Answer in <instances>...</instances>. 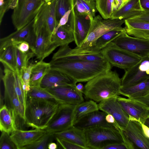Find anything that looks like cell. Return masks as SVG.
Returning <instances> with one entry per match:
<instances>
[{"label": "cell", "mask_w": 149, "mask_h": 149, "mask_svg": "<svg viewBox=\"0 0 149 149\" xmlns=\"http://www.w3.org/2000/svg\"><path fill=\"white\" fill-rule=\"evenodd\" d=\"M51 69L60 72L77 82H87L111 70L112 66L106 59L94 61L60 58L52 60Z\"/></svg>", "instance_id": "1"}, {"label": "cell", "mask_w": 149, "mask_h": 149, "mask_svg": "<svg viewBox=\"0 0 149 149\" xmlns=\"http://www.w3.org/2000/svg\"><path fill=\"white\" fill-rule=\"evenodd\" d=\"M121 80L116 71L111 70L87 82L83 94L85 98L96 102L120 95Z\"/></svg>", "instance_id": "2"}, {"label": "cell", "mask_w": 149, "mask_h": 149, "mask_svg": "<svg viewBox=\"0 0 149 149\" xmlns=\"http://www.w3.org/2000/svg\"><path fill=\"white\" fill-rule=\"evenodd\" d=\"M124 19H104L98 15L93 17L91 20L89 32L84 41L79 46L72 49L68 46L65 47L62 53L74 55L93 54L92 50L97 40L106 33L115 29L123 28Z\"/></svg>", "instance_id": "3"}, {"label": "cell", "mask_w": 149, "mask_h": 149, "mask_svg": "<svg viewBox=\"0 0 149 149\" xmlns=\"http://www.w3.org/2000/svg\"><path fill=\"white\" fill-rule=\"evenodd\" d=\"M59 104L53 102L27 97L25 109V124L35 129L45 130Z\"/></svg>", "instance_id": "4"}, {"label": "cell", "mask_w": 149, "mask_h": 149, "mask_svg": "<svg viewBox=\"0 0 149 149\" xmlns=\"http://www.w3.org/2000/svg\"><path fill=\"white\" fill-rule=\"evenodd\" d=\"M3 66L4 75L1 79L4 88L5 104L11 111L16 127H20V123L25 124V108L19 100L15 89V81L18 74L6 65Z\"/></svg>", "instance_id": "5"}, {"label": "cell", "mask_w": 149, "mask_h": 149, "mask_svg": "<svg viewBox=\"0 0 149 149\" xmlns=\"http://www.w3.org/2000/svg\"><path fill=\"white\" fill-rule=\"evenodd\" d=\"M84 130L88 149H103L113 144H124L121 128L98 125Z\"/></svg>", "instance_id": "6"}, {"label": "cell", "mask_w": 149, "mask_h": 149, "mask_svg": "<svg viewBox=\"0 0 149 149\" xmlns=\"http://www.w3.org/2000/svg\"><path fill=\"white\" fill-rule=\"evenodd\" d=\"M44 3L42 0H12L13 24L17 30L22 28L35 18Z\"/></svg>", "instance_id": "7"}, {"label": "cell", "mask_w": 149, "mask_h": 149, "mask_svg": "<svg viewBox=\"0 0 149 149\" xmlns=\"http://www.w3.org/2000/svg\"><path fill=\"white\" fill-rule=\"evenodd\" d=\"M33 27L35 42L32 52L37 59L43 60L56 48L51 41V35L46 25L36 17L34 18Z\"/></svg>", "instance_id": "8"}, {"label": "cell", "mask_w": 149, "mask_h": 149, "mask_svg": "<svg viewBox=\"0 0 149 149\" xmlns=\"http://www.w3.org/2000/svg\"><path fill=\"white\" fill-rule=\"evenodd\" d=\"M100 52L112 66L125 70L136 65L142 58L119 48L112 42L102 49Z\"/></svg>", "instance_id": "9"}, {"label": "cell", "mask_w": 149, "mask_h": 149, "mask_svg": "<svg viewBox=\"0 0 149 149\" xmlns=\"http://www.w3.org/2000/svg\"><path fill=\"white\" fill-rule=\"evenodd\" d=\"M75 105L59 104L44 130L47 132L54 133L64 131L73 125V113Z\"/></svg>", "instance_id": "10"}, {"label": "cell", "mask_w": 149, "mask_h": 149, "mask_svg": "<svg viewBox=\"0 0 149 149\" xmlns=\"http://www.w3.org/2000/svg\"><path fill=\"white\" fill-rule=\"evenodd\" d=\"M111 42L119 48L142 58L149 56V40L130 36L125 31Z\"/></svg>", "instance_id": "11"}, {"label": "cell", "mask_w": 149, "mask_h": 149, "mask_svg": "<svg viewBox=\"0 0 149 149\" xmlns=\"http://www.w3.org/2000/svg\"><path fill=\"white\" fill-rule=\"evenodd\" d=\"M71 11L68 24L72 29L74 42L77 46H79L85 40L89 32L91 20L93 17L89 15L78 14L74 10L72 0H70Z\"/></svg>", "instance_id": "12"}, {"label": "cell", "mask_w": 149, "mask_h": 149, "mask_svg": "<svg viewBox=\"0 0 149 149\" xmlns=\"http://www.w3.org/2000/svg\"><path fill=\"white\" fill-rule=\"evenodd\" d=\"M149 78V57L142 58L138 63L125 70L121 80L122 87L130 86Z\"/></svg>", "instance_id": "13"}, {"label": "cell", "mask_w": 149, "mask_h": 149, "mask_svg": "<svg viewBox=\"0 0 149 149\" xmlns=\"http://www.w3.org/2000/svg\"><path fill=\"white\" fill-rule=\"evenodd\" d=\"M34 19L21 29L17 30L9 35L1 38L0 51L8 46H15L26 41L29 44L30 49L32 51L35 42V34L33 27Z\"/></svg>", "instance_id": "14"}, {"label": "cell", "mask_w": 149, "mask_h": 149, "mask_svg": "<svg viewBox=\"0 0 149 149\" xmlns=\"http://www.w3.org/2000/svg\"><path fill=\"white\" fill-rule=\"evenodd\" d=\"M118 96L104 100L100 102L98 106L99 110L111 115L123 130L128 123L129 117L118 102Z\"/></svg>", "instance_id": "15"}, {"label": "cell", "mask_w": 149, "mask_h": 149, "mask_svg": "<svg viewBox=\"0 0 149 149\" xmlns=\"http://www.w3.org/2000/svg\"><path fill=\"white\" fill-rule=\"evenodd\" d=\"M123 131L135 149H149V138L145 135L141 122L135 119H130Z\"/></svg>", "instance_id": "16"}, {"label": "cell", "mask_w": 149, "mask_h": 149, "mask_svg": "<svg viewBox=\"0 0 149 149\" xmlns=\"http://www.w3.org/2000/svg\"><path fill=\"white\" fill-rule=\"evenodd\" d=\"M76 85H63L46 90L58 99L61 104L76 105L84 101V99L82 93L77 89Z\"/></svg>", "instance_id": "17"}, {"label": "cell", "mask_w": 149, "mask_h": 149, "mask_svg": "<svg viewBox=\"0 0 149 149\" xmlns=\"http://www.w3.org/2000/svg\"><path fill=\"white\" fill-rule=\"evenodd\" d=\"M117 100L129 119H135L144 123L149 117V108L141 102L134 99L118 96Z\"/></svg>", "instance_id": "18"}, {"label": "cell", "mask_w": 149, "mask_h": 149, "mask_svg": "<svg viewBox=\"0 0 149 149\" xmlns=\"http://www.w3.org/2000/svg\"><path fill=\"white\" fill-rule=\"evenodd\" d=\"M47 133L44 130L35 129L29 130L16 129L10 135V137L16 146L17 149L35 142Z\"/></svg>", "instance_id": "19"}, {"label": "cell", "mask_w": 149, "mask_h": 149, "mask_svg": "<svg viewBox=\"0 0 149 149\" xmlns=\"http://www.w3.org/2000/svg\"><path fill=\"white\" fill-rule=\"evenodd\" d=\"M77 82L72 78L59 71L51 69L45 76L40 87L45 89L58 86L76 85Z\"/></svg>", "instance_id": "20"}, {"label": "cell", "mask_w": 149, "mask_h": 149, "mask_svg": "<svg viewBox=\"0 0 149 149\" xmlns=\"http://www.w3.org/2000/svg\"><path fill=\"white\" fill-rule=\"evenodd\" d=\"M99 110L92 112L81 117L73 125L83 130L98 125L113 126L106 120L105 117L107 113Z\"/></svg>", "instance_id": "21"}, {"label": "cell", "mask_w": 149, "mask_h": 149, "mask_svg": "<svg viewBox=\"0 0 149 149\" xmlns=\"http://www.w3.org/2000/svg\"><path fill=\"white\" fill-rule=\"evenodd\" d=\"M57 1L53 0L44 3L36 15L45 24L51 36L58 25L56 14Z\"/></svg>", "instance_id": "22"}, {"label": "cell", "mask_w": 149, "mask_h": 149, "mask_svg": "<svg viewBox=\"0 0 149 149\" xmlns=\"http://www.w3.org/2000/svg\"><path fill=\"white\" fill-rule=\"evenodd\" d=\"M127 33L137 38L149 40V22L142 20L125 19Z\"/></svg>", "instance_id": "23"}, {"label": "cell", "mask_w": 149, "mask_h": 149, "mask_svg": "<svg viewBox=\"0 0 149 149\" xmlns=\"http://www.w3.org/2000/svg\"><path fill=\"white\" fill-rule=\"evenodd\" d=\"M144 11L139 0H129L119 10L113 13L110 18L127 19L140 14Z\"/></svg>", "instance_id": "24"}, {"label": "cell", "mask_w": 149, "mask_h": 149, "mask_svg": "<svg viewBox=\"0 0 149 149\" xmlns=\"http://www.w3.org/2000/svg\"><path fill=\"white\" fill-rule=\"evenodd\" d=\"M55 137L61 138L88 149L84 130L73 125L64 131L53 133Z\"/></svg>", "instance_id": "25"}, {"label": "cell", "mask_w": 149, "mask_h": 149, "mask_svg": "<svg viewBox=\"0 0 149 149\" xmlns=\"http://www.w3.org/2000/svg\"><path fill=\"white\" fill-rule=\"evenodd\" d=\"M120 94V95L132 99L149 95V78L135 85L127 87L121 86Z\"/></svg>", "instance_id": "26"}, {"label": "cell", "mask_w": 149, "mask_h": 149, "mask_svg": "<svg viewBox=\"0 0 149 149\" xmlns=\"http://www.w3.org/2000/svg\"><path fill=\"white\" fill-rule=\"evenodd\" d=\"M74 40L73 30L68 24L60 27L51 37V41L56 48L68 45Z\"/></svg>", "instance_id": "27"}, {"label": "cell", "mask_w": 149, "mask_h": 149, "mask_svg": "<svg viewBox=\"0 0 149 149\" xmlns=\"http://www.w3.org/2000/svg\"><path fill=\"white\" fill-rule=\"evenodd\" d=\"M51 69L50 63L45 62L43 60H40L33 64L31 71L30 87L40 86L43 78Z\"/></svg>", "instance_id": "28"}, {"label": "cell", "mask_w": 149, "mask_h": 149, "mask_svg": "<svg viewBox=\"0 0 149 149\" xmlns=\"http://www.w3.org/2000/svg\"><path fill=\"white\" fill-rule=\"evenodd\" d=\"M14 118L11 111L5 104L0 107V130L11 134L16 130Z\"/></svg>", "instance_id": "29"}, {"label": "cell", "mask_w": 149, "mask_h": 149, "mask_svg": "<svg viewBox=\"0 0 149 149\" xmlns=\"http://www.w3.org/2000/svg\"><path fill=\"white\" fill-rule=\"evenodd\" d=\"M125 31V28L115 29L109 31L102 35L97 40L92 50L93 54L100 53L102 49Z\"/></svg>", "instance_id": "30"}, {"label": "cell", "mask_w": 149, "mask_h": 149, "mask_svg": "<svg viewBox=\"0 0 149 149\" xmlns=\"http://www.w3.org/2000/svg\"><path fill=\"white\" fill-rule=\"evenodd\" d=\"M98 104L94 101L89 100L75 105L73 116V125L80 118L95 111L99 110Z\"/></svg>", "instance_id": "31"}, {"label": "cell", "mask_w": 149, "mask_h": 149, "mask_svg": "<svg viewBox=\"0 0 149 149\" xmlns=\"http://www.w3.org/2000/svg\"><path fill=\"white\" fill-rule=\"evenodd\" d=\"M74 9L78 14L89 15L94 17L96 11L95 1L72 0Z\"/></svg>", "instance_id": "32"}, {"label": "cell", "mask_w": 149, "mask_h": 149, "mask_svg": "<svg viewBox=\"0 0 149 149\" xmlns=\"http://www.w3.org/2000/svg\"><path fill=\"white\" fill-rule=\"evenodd\" d=\"M53 102L59 104L61 101L46 89L40 86H30L27 94V97Z\"/></svg>", "instance_id": "33"}, {"label": "cell", "mask_w": 149, "mask_h": 149, "mask_svg": "<svg viewBox=\"0 0 149 149\" xmlns=\"http://www.w3.org/2000/svg\"><path fill=\"white\" fill-rule=\"evenodd\" d=\"M0 61L3 65L11 70L16 71V64L15 50L13 45H10L0 51Z\"/></svg>", "instance_id": "34"}, {"label": "cell", "mask_w": 149, "mask_h": 149, "mask_svg": "<svg viewBox=\"0 0 149 149\" xmlns=\"http://www.w3.org/2000/svg\"><path fill=\"white\" fill-rule=\"evenodd\" d=\"M14 46L16 60V71L22 77L24 71L29 65L28 64L30 59L35 56L32 51L23 53L20 51L15 46Z\"/></svg>", "instance_id": "35"}, {"label": "cell", "mask_w": 149, "mask_h": 149, "mask_svg": "<svg viewBox=\"0 0 149 149\" xmlns=\"http://www.w3.org/2000/svg\"><path fill=\"white\" fill-rule=\"evenodd\" d=\"M60 58L90 61H97L105 59L101 52L96 54L74 55L60 54L56 52L54 54L52 60H54Z\"/></svg>", "instance_id": "36"}, {"label": "cell", "mask_w": 149, "mask_h": 149, "mask_svg": "<svg viewBox=\"0 0 149 149\" xmlns=\"http://www.w3.org/2000/svg\"><path fill=\"white\" fill-rule=\"evenodd\" d=\"M55 139L53 133L47 132L33 143L22 149H47L49 144Z\"/></svg>", "instance_id": "37"}, {"label": "cell", "mask_w": 149, "mask_h": 149, "mask_svg": "<svg viewBox=\"0 0 149 149\" xmlns=\"http://www.w3.org/2000/svg\"><path fill=\"white\" fill-rule=\"evenodd\" d=\"M113 0H95V6L97 10L103 18H110L113 14L112 6Z\"/></svg>", "instance_id": "38"}, {"label": "cell", "mask_w": 149, "mask_h": 149, "mask_svg": "<svg viewBox=\"0 0 149 149\" xmlns=\"http://www.w3.org/2000/svg\"><path fill=\"white\" fill-rule=\"evenodd\" d=\"M71 8L70 0H57L56 14V20L58 24L61 18L67 12L71 10Z\"/></svg>", "instance_id": "39"}, {"label": "cell", "mask_w": 149, "mask_h": 149, "mask_svg": "<svg viewBox=\"0 0 149 149\" xmlns=\"http://www.w3.org/2000/svg\"><path fill=\"white\" fill-rule=\"evenodd\" d=\"M0 138L1 149H17L15 144L11 139L10 134L1 132Z\"/></svg>", "instance_id": "40"}, {"label": "cell", "mask_w": 149, "mask_h": 149, "mask_svg": "<svg viewBox=\"0 0 149 149\" xmlns=\"http://www.w3.org/2000/svg\"><path fill=\"white\" fill-rule=\"evenodd\" d=\"M58 147L65 149H85L79 145L67 140L58 137H55Z\"/></svg>", "instance_id": "41"}, {"label": "cell", "mask_w": 149, "mask_h": 149, "mask_svg": "<svg viewBox=\"0 0 149 149\" xmlns=\"http://www.w3.org/2000/svg\"><path fill=\"white\" fill-rule=\"evenodd\" d=\"M33 65L32 63H31L28 65L24 71L22 77V78L26 86V89L27 92L30 89V81L31 70Z\"/></svg>", "instance_id": "42"}, {"label": "cell", "mask_w": 149, "mask_h": 149, "mask_svg": "<svg viewBox=\"0 0 149 149\" xmlns=\"http://www.w3.org/2000/svg\"><path fill=\"white\" fill-rule=\"evenodd\" d=\"M12 0H0V24L6 13L10 8Z\"/></svg>", "instance_id": "43"}, {"label": "cell", "mask_w": 149, "mask_h": 149, "mask_svg": "<svg viewBox=\"0 0 149 149\" xmlns=\"http://www.w3.org/2000/svg\"><path fill=\"white\" fill-rule=\"evenodd\" d=\"M71 11V10H68L61 18L58 24L54 30L52 35L54 34L60 27L68 23Z\"/></svg>", "instance_id": "44"}, {"label": "cell", "mask_w": 149, "mask_h": 149, "mask_svg": "<svg viewBox=\"0 0 149 149\" xmlns=\"http://www.w3.org/2000/svg\"><path fill=\"white\" fill-rule=\"evenodd\" d=\"M127 19L142 20L149 22V10H144L140 14Z\"/></svg>", "instance_id": "45"}, {"label": "cell", "mask_w": 149, "mask_h": 149, "mask_svg": "<svg viewBox=\"0 0 149 149\" xmlns=\"http://www.w3.org/2000/svg\"><path fill=\"white\" fill-rule=\"evenodd\" d=\"M129 0H113L112 6L113 13L120 8Z\"/></svg>", "instance_id": "46"}, {"label": "cell", "mask_w": 149, "mask_h": 149, "mask_svg": "<svg viewBox=\"0 0 149 149\" xmlns=\"http://www.w3.org/2000/svg\"><path fill=\"white\" fill-rule=\"evenodd\" d=\"M14 46H15L20 51L23 53L28 52H29V49H30L29 44L26 41L22 42Z\"/></svg>", "instance_id": "47"}, {"label": "cell", "mask_w": 149, "mask_h": 149, "mask_svg": "<svg viewBox=\"0 0 149 149\" xmlns=\"http://www.w3.org/2000/svg\"><path fill=\"white\" fill-rule=\"evenodd\" d=\"M105 120L108 123L113 125L116 128L120 127L116 122L113 117L111 115L107 114L105 117Z\"/></svg>", "instance_id": "48"}, {"label": "cell", "mask_w": 149, "mask_h": 149, "mask_svg": "<svg viewBox=\"0 0 149 149\" xmlns=\"http://www.w3.org/2000/svg\"><path fill=\"white\" fill-rule=\"evenodd\" d=\"M103 149H127L124 143H115L108 146Z\"/></svg>", "instance_id": "49"}, {"label": "cell", "mask_w": 149, "mask_h": 149, "mask_svg": "<svg viewBox=\"0 0 149 149\" xmlns=\"http://www.w3.org/2000/svg\"><path fill=\"white\" fill-rule=\"evenodd\" d=\"M134 100L141 102L149 108V95L145 97H140Z\"/></svg>", "instance_id": "50"}, {"label": "cell", "mask_w": 149, "mask_h": 149, "mask_svg": "<svg viewBox=\"0 0 149 149\" xmlns=\"http://www.w3.org/2000/svg\"><path fill=\"white\" fill-rule=\"evenodd\" d=\"M141 5L144 10H149V0H139Z\"/></svg>", "instance_id": "51"}, {"label": "cell", "mask_w": 149, "mask_h": 149, "mask_svg": "<svg viewBox=\"0 0 149 149\" xmlns=\"http://www.w3.org/2000/svg\"><path fill=\"white\" fill-rule=\"evenodd\" d=\"M141 123L145 135L147 138H149V127L144 123Z\"/></svg>", "instance_id": "52"}, {"label": "cell", "mask_w": 149, "mask_h": 149, "mask_svg": "<svg viewBox=\"0 0 149 149\" xmlns=\"http://www.w3.org/2000/svg\"><path fill=\"white\" fill-rule=\"evenodd\" d=\"M58 148L57 144L53 142L50 143L48 146V148L49 149H56Z\"/></svg>", "instance_id": "53"}, {"label": "cell", "mask_w": 149, "mask_h": 149, "mask_svg": "<svg viewBox=\"0 0 149 149\" xmlns=\"http://www.w3.org/2000/svg\"><path fill=\"white\" fill-rule=\"evenodd\" d=\"M76 88L79 91L82 93L84 89V86L81 83H79L76 85Z\"/></svg>", "instance_id": "54"}, {"label": "cell", "mask_w": 149, "mask_h": 149, "mask_svg": "<svg viewBox=\"0 0 149 149\" xmlns=\"http://www.w3.org/2000/svg\"><path fill=\"white\" fill-rule=\"evenodd\" d=\"M4 100V97H3V96L1 95V93L0 94V107L3 106L4 104L3 101Z\"/></svg>", "instance_id": "55"}, {"label": "cell", "mask_w": 149, "mask_h": 149, "mask_svg": "<svg viewBox=\"0 0 149 149\" xmlns=\"http://www.w3.org/2000/svg\"><path fill=\"white\" fill-rule=\"evenodd\" d=\"M144 124L149 127V117L146 119Z\"/></svg>", "instance_id": "56"}, {"label": "cell", "mask_w": 149, "mask_h": 149, "mask_svg": "<svg viewBox=\"0 0 149 149\" xmlns=\"http://www.w3.org/2000/svg\"><path fill=\"white\" fill-rule=\"evenodd\" d=\"M42 0L43 1V2L44 3H45V2H48L50 1H52V0Z\"/></svg>", "instance_id": "57"}, {"label": "cell", "mask_w": 149, "mask_h": 149, "mask_svg": "<svg viewBox=\"0 0 149 149\" xmlns=\"http://www.w3.org/2000/svg\"><path fill=\"white\" fill-rule=\"evenodd\" d=\"M89 1H95L96 0H88Z\"/></svg>", "instance_id": "58"}, {"label": "cell", "mask_w": 149, "mask_h": 149, "mask_svg": "<svg viewBox=\"0 0 149 149\" xmlns=\"http://www.w3.org/2000/svg\"></svg>", "instance_id": "59"}]
</instances>
